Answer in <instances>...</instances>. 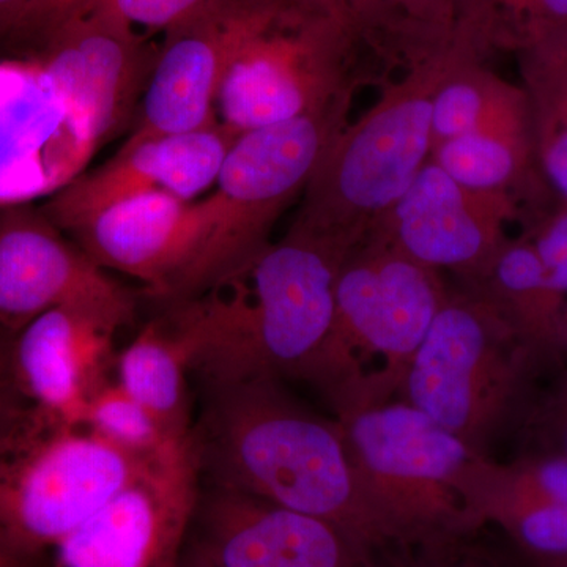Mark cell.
<instances>
[{
  "label": "cell",
  "mask_w": 567,
  "mask_h": 567,
  "mask_svg": "<svg viewBox=\"0 0 567 567\" xmlns=\"http://www.w3.org/2000/svg\"><path fill=\"white\" fill-rule=\"evenodd\" d=\"M567 24V0H468L466 29L481 50L514 48Z\"/></svg>",
  "instance_id": "26"
},
{
  "label": "cell",
  "mask_w": 567,
  "mask_h": 567,
  "mask_svg": "<svg viewBox=\"0 0 567 567\" xmlns=\"http://www.w3.org/2000/svg\"><path fill=\"white\" fill-rule=\"evenodd\" d=\"M454 48V47H453ZM406 69L347 123L301 194L292 226L360 246L432 156V96L451 50Z\"/></svg>",
  "instance_id": "6"
},
{
  "label": "cell",
  "mask_w": 567,
  "mask_h": 567,
  "mask_svg": "<svg viewBox=\"0 0 567 567\" xmlns=\"http://www.w3.org/2000/svg\"><path fill=\"white\" fill-rule=\"evenodd\" d=\"M476 532L442 537L409 548L391 567H507L486 547L477 544Z\"/></svg>",
  "instance_id": "32"
},
{
  "label": "cell",
  "mask_w": 567,
  "mask_h": 567,
  "mask_svg": "<svg viewBox=\"0 0 567 567\" xmlns=\"http://www.w3.org/2000/svg\"><path fill=\"white\" fill-rule=\"evenodd\" d=\"M297 2L316 7V9L330 11V13L339 14V17H344L354 25L352 14H350L349 6H347V0H297ZM354 28H357V25H354Z\"/></svg>",
  "instance_id": "38"
},
{
  "label": "cell",
  "mask_w": 567,
  "mask_h": 567,
  "mask_svg": "<svg viewBox=\"0 0 567 567\" xmlns=\"http://www.w3.org/2000/svg\"><path fill=\"white\" fill-rule=\"evenodd\" d=\"M350 104L352 100H346L319 114L237 137L215 189L205 197L210 229L189 298L233 275L271 244L276 221L301 197L324 152L349 123Z\"/></svg>",
  "instance_id": "8"
},
{
  "label": "cell",
  "mask_w": 567,
  "mask_h": 567,
  "mask_svg": "<svg viewBox=\"0 0 567 567\" xmlns=\"http://www.w3.org/2000/svg\"><path fill=\"white\" fill-rule=\"evenodd\" d=\"M189 375L186 347L162 312L118 350L115 361V382L182 443H189L194 421Z\"/></svg>",
  "instance_id": "22"
},
{
  "label": "cell",
  "mask_w": 567,
  "mask_h": 567,
  "mask_svg": "<svg viewBox=\"0 0 567 567\" xmlns=\"http://www.w3.org/2000/svg\"><path fill=\"white\" fill-rule=\"evenodd\" d=\"M548 368L476 290L450 292L402 385L409 402L481 456L520 427Z\"/></svg>",
  "instance_id": "5"
},
{
  "label": "cell",
  "mask_w": 567,
  "mask_h": 567,
  "mask_svg": "<svg viewBox=\"0 0 567 567\" xmlns=\"http://www.w3.org/2000/svg\"><path fill=\"white\" fill-rule=\"evenodd\" d=\"M536 163L563 203H567V118L537 137Z\"/></svg>",
  "instance_id": "34"
},
{
  "label": "cell",
  "mask_w": 567,
  "mask_h": 567,
  "mask_svg": "<svg viewBox=\"0 0 567 567\" xmlns=\"http://www.w3.org/2000/svg\"><path fill=\"white\" fill-rule=\"evenodd\" d=\"M518 429L524 434V453L567 458V371L557 375L546 393L535 395Z\"/></svg>",
  "instance_id": "29"
},
{
  "label": "cell",
  "mask_w": 567,
  "mask_h": 567,
  "mask_svg": "<svg viewBox=\"0 0 567 567\" xmlns=\"http://www.w3.org/2000/svg\"><path fill=\"white\" fill-rule=\"evenodd\" d=\"M152 462L89 429L48 423L0 462V529L21 546L51 554Z\"/></svg>",
  "instance_id": "9"
},
{
  "label": "cell",
  "mask_w": 567,
  "mask_h": 567,
  "mask_svg": "<svg viewBox=\"0 0 567 567\" xmlns=\"http://www.w3.org/2000/svg\"><path fill=\"white\" fill-rule=\"evenodd\" d=\"M118 330L92 312L55 308L17 334L18 377L48 423L84 427L92 399L114 380Z\"/></svg>",
  "instance_id": "17"
},
{
  "label": "cell",
  "mask_w": 567,
  "mask_h": 567,
  "mask_svg": "<svg viewBox=\"0 0 567 567\" xmlns=\"http://www.w3.org/2000/svg\"><path fill=\"white\" fill-rule=\"evenodd\" d=\"M525 567H567V555L551 559H524Z\"/></svg>",
  "instance_id": "40"
},
{
  "label": "cell",
  "mask_w": 567,
  "mask_h": 567,
  "mask_svg": "<svg viewBox=\"0 0 567 567\" xmlns=\"http://www.w3.org/2000/svg\"><path fill=\"white\" fill-rule=\"evenodd\" d=\"M200 480L192 446L152 462L51 550L50 567H178Z\"/></svg>",
  "instance_id": "12"
},
{
  "label": "cell",
  "mask_w": 567,
  "mask_h": 567,
  "mask_svg": "<svg viewBox=\"0 0 567 567\" xmlns=\"http://www.w3.org/2000/svg\"><path fill=\"white\" fill-rule=\"evenodd\" d=\"M133 28L169 32L229 9L237 0H104Z\"/></svg>",
  "instance_id": "30"
},
{
  "label": "cell",
  "mask_w": 567,
  "mask_h": 567,
  "mask_svg": "<svg viewBox=\"0 0 567 567\" xmlns=\"http://www.w3.org/2000/svg\"><path fill=\"white\" fill-rule=\"evenodd\" d=\"M518 52L537 140L567 118V24L529 41Z\"/></svg>",
  "instance_id": "27"
},
{
  "label": "cell",
  "mask_w": 567,
  "mask_h": 567,
  "mask_svg": "<svg viewBox=\"0 0 567 567\" xmlns=\"http://www.w3.org/2000/svg\"><path fill=\"white\" fill-rule=\"evenodd\" d=\"M51 554L32 550L0 529V567H50Z\"/></svg>",
  "instance_id": "35"
},
{
  "label": "cell",
  "mask_w": 567,
  "mask_h": 567,
  "mask_svg": "<svg viewBox=\"0 0 567 567\" xmlns=\"http://www.w3.org/2000/svg\"><path fill=\"white\" fill-rule=\"evenodd\" d=\"M99 2L100 0H29L9 48L28 52L35 58L52 33L76 20Z\"/></svg>",
  "instance_id": "31"
},
{
  "label": "cell",
  "mask_w": 567,
  "mask_h": 567,
  "mask_svg": "<svg viewBox=\"0 0 567 567\" xmlns=\"http://www.w3.org/2000/svg\"><path fill=\"white\" fill-rule=\"evenodd\" d=\"M527 240L539 257L548 281L567 297V203L544 219Z\"/></svg>",
  "instance_id": "33"
},
{
  "label": "cell",
  "mask_w": 567,
  "mask_h": 567,
  "mask_svg": "<svg viewBox=\"0 0 567 567\" xmlns=\"http://www.w3.org/2000/svg\"><path fill=\"white\" fill-rule=\"evenodd\" d=\"M178 567H215L212 563H208L203 555L197 554L194 548L186 546L185 554Z\"/></svg>",
  "instance_id": "39"
},
{
  "label": "cell",
  "mask_w": 567,
  "mask_h": 567,
  "mask_svg": "<svg viewBox=\"0 0 567 567\" xmlns=\"http://www.w3.org/2000/svg\"><path fill=\"white\" fill-rule=\"evenodd\" d=\"M55 308H76L125 328L136 295L112 278L40 207L0 205V327L18 334Z\"/></svg>",
  "instance_id": "11"
},
{
  "label": "cell",
  "mask_w": 567,
  "mask_h": 567,
  "mask_svg": "<svg viewBox=\"0 0 567 567\" xmlns=\"http://www.w3.org/2000/svg\"><path fill=\"white\" fill-rule=\"evenodd\" d=\"M383 2L385 0H347L354 25H357L365 47H368V41L374 33L377 24H379Z\"/></svg>",
  "instance_id": "36"
},
{
  "label": "cell",
  "mask_w": 567,
  "mask_h": 567,
  "mask_svg": "<svg viewBox=\"0 0 567 567\" xmlns=\"http://www.w3.org/2000/svg\"><path fill=\"white\" fill-rule=\"evenodd\" d=\"M208 229L207 200L147 193L104 208L66 235L104 270L132 276L167 306L192 297Z\"/></svg>",
  "instance_id": "14"
},
{
  "label": "cell",
  "mask_w": 567,
  "mask_h": 567,
  "mask_svg": "<svg viewBox=\"0 0 567 567\" xmlns=\"http://www.w3.org/2000/svg\"><path fill=\"white\" fill-rule=\"evenodd\" d=\"M158 50L104 0L35 54L41 81L89 147L122 132L141 104Z\"/></svg>",
  "instance_id": "10"
},
{
  "label": "cell",
  "mask_w": 567,
  "mask_h": 567,
  "mask_svg": "<svg viewBox=\"0 0 567 567\" xmlns=\"http://www.w3.org/2000/svg\"><path fill=\"white\" fill-rule=\"evenodd\" d=\"M468 0H385L368 47L410 69L472 41L466 31Z\"/></svg>",
  "instance_id": "23"
},
{
  "label": "cell",
  "mask_w": 567,
  "mask_h": 567,
  "mask_svg": "<svg viewBox=\"0 0 567 567\" xmlns=\"http://www.w3.org/2000/svg\"><path fill=\"white\" fill-rule=\"evenodd\" d=\"M464 496L473 529H502L524 559L566 557L567 458L480 456L466 473Z\"/></svg>",
  "instance_id": "18"
},
{
  "label": "cell",
  "mask_w": 567,
  "mask_h": 567,
  "mask_svg": "<svg viewBox=\"0 0 567 567\" xmlns=\"http://www.w3.org/2000/svg\"><path fill=\"white\" fill-rule=\"evenodd\" d=\"M238 136L218 122L192 133L122 145L110 162L74 177L40 208L70 234L104 208L141 194L166 193L193 203L215 186Z\"/></svg>",
  "instance_id": "16"
},
{
  "label": "cell",
  "mask_w": 567,
  "mask_h": 567,
  "mask_svg": "<svg viewBox=\"0 0 567 567\" xmlns=\"http://www.w3.org/2000/svg\"><path fill=\"white\" fill-rule=\"evenodd\" d=\"M431 162L466 188L511 193L536 163V147L496 134H465L435 145Z\"/></svg>",
  "instance_id": "24"
},
{
  "label": "cell",
  "mask_w": 567,
  "mask_h": 567,
  "mask_svg": "<svg viewBox=\"0 0 567 567\" xmlns=\"http://www.w3.org/2000/svg\"><path fill=\"white\" fill-rule=\"evenodd\" d=\"M203 388L189 446L200 484L252 495L333 525L365 567L404 554L364 502L338 420L257 379Z\"/></svg>",
  "instance_id": "1"
},
{
  "label": "cell",
  "mask_w": 567,
  "mask_h": 567,
  "mask_svg": "<svg viewBox=\"0 0 567 567\" xmlns=\"http://www.w3.org/2000/svg\"><path fill=\"white\" fill-rule=\"evenodd\" d=\"M188 546L215 567H365L333 525L205 484Z\"/></svg>",
  "instance_id": "15"
},
{
  "label": "cell",
  "mask_w": 567,
  "mask_h": 567,
  "mask_svg": "<svg viewBox=\"0 0 567 567\" xmlns=\"http://www.w3.org/2000/svg\"><path fill=\"white\" fill-rule=\"evenodd\" d=\"M450 292L442 271L365 238L338 276L330 327L297 380L336 417L395 401Z\"/></svg>",
  "instance_id": "3"
},
{
  "label": "cell",
  "mask_w": 567,
  "mask_h": 567,
  "mask_svg": "<svg viewBox=\"0 0 567 567\" xmlns=\"http://www.w3.org/2000/svg\"><path fill=\"white\" fill-rule=\"evenodd\" d=\"M516 215L513 194L466 188L429 162L365 238L468 282L505 246L507 223Z\"/></svg>",
  "instance_id": "13"
},
{
  "label": "cell",
  "mask_w": 567,
  "mask_h": 567,
  "mask_svg": "<svg viewBox=\"0 0 567 567\" xmlns=\"http://www.w3.org/2000/svg\"><path fill=\"white\" fill-rule=\"evenodd\" d=\"M484 58L470 41L451 50L432 96V144L465 134H496L536 147L527 91L488 70Z\"/></svg>",
  "instance_id": "20"
},
{
  "label": "cell",
  "mask_w": 567,
  "mask_h": 567,
  "mask_svg": "<svg viewBox=\"0 0 567 567\" xmlns=\"http://www.w3.org/2000/svg\"><path fill=\"white\" fill-rule=\"evenodd\" d=\"M357 28L297 0H238L218 121L241 134L353 99Z\"/></svg>",
  "instance_id": "4"
},
{
  "label": "cell",
  "mask_w": 567,
  "mask_h": 567,
  "mask_svg": "<svg viewBox=\"0 0 567 567\" xmlns=\"http://www.w3.org/2000/svg\"><path fill=\"white\" fill-rule=\"evenodd\" d=\"M547 365L567 357V301L527 238L507 240L486 270L468 281Z\"/></svg>",
  "instance_id": "21"
},
{
  "label": "cell",
  "mask_w": 567,
  "mask_h": 567,
  "mask_svg": "<svg viewBox=\"0 0 567 567\" xmlns=\"http://www.w3.org/2000/svg\"><path fill=\"white\" fill-rule=\"evenodd\" d=\"M336 420L361 496L402 550L476 532L464 483L481 454L401 399Z\"/></svg>",
  "instance_id": "7"
},
{
  "label": "cell",
  "mask_w": 567,
  "mask_h": 567,
  "mask_svg": "<svg viewBox=\"0 0 567 567\" xmlns=\"http://www.w3.org/2000/svg\"><path fill=\"white\" fill-rule=\"evenodd\" d=\"M14 339L17 334L0 327V462L48 424L21 385L14 363Z\"/></svg>",
  "instance_id": "28"
},
{
  "label": "cell",
  "mask_w": 567,
  "mask_h": 567,
  "mask_svg": "<svg viewBox=\"0 0 567 567\" xmlns=\"http://www.w3.org/2000/svg\"><path fill=\"white\" fill-rule=\"evenodd\" d=\"M84 427L141 461H158L177 447L189 445L167 434L158 420L115 379L92 399Z\"/></svg>",
  "instance_id": "25"
},
{
  "label": "cell",
  "mask_w": 567,
  "mask_h": 567,
  "mask_svg": "<svg viewBox=\"0 0 567 567\" xmlns=\"http://www.w3.org/2000/svg\"><path fill=\"white\" fill-rule=\"evenodd\" d=\"M237 3L164 33L142 95L140 117L123 145L192 133L219 122L216 103L233 44Z\"/></svg>",
  "instance_id": "19"
},
{
  "label": "cell",
  "mask_w": 567,
  "mask_h": 567,
  "mask_svg": "<svg viewBox=\"0 0 567 567\" xmlns=\"http://www.w3.org/2000/svg\"><path fill=\"white\" fill-rule=\"evenodd\" d=\"M357 248L290 226L204 293L163 306L197 383L297 379L327 334L336 281Z\"/></svg>",
  "instance_id": "2"
},
{
  "label": "cell",
  "mask_w": 567,
  "mask_h": 567,
  "mask_svg": "<svg viewBox=\"0 0 567 567\" xmlns=\"http://www.w3.org/2000/svg\"><path fill=\"white\" fill-rule=\"evenodd\" d=\"M29 0H0V47H10L11 37Z\"/></svg>",
  "instance_id": "37"
}]
</instances>
